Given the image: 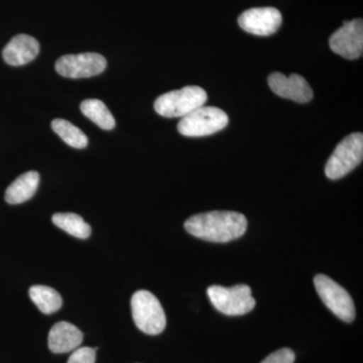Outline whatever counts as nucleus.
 <instances>
[{
  "label": "nucleus",
  "instance_id": "nucleus-16",
  "mask_svg": "<svg viewBox=\"0 0 363 363\" xmlns=\"http://www.w3.org/2000/svg\"><path fill=\"white\" fill-rule=\"evenodd\" d=\"M30 297L40 311L50 315L59 311L63 305V298L56 290L47 286H33L30 289Z\"/></svg>",
  "mask_w": 363,
  "mask_h": 363
},
{
  "label": "nucleus",
  "instance_id": "nucleus-2",
  "mask_svg": "<svg viewBox=\"0 0 363 363\" xmlns=\"http://www.w3.org/2000/svg\"><path fill=\"white\" fill-rule=\"evenodd\" d=\"M206 91L199 86H186L182 89L164 93L155 101V111L164 117H184L204 106Z\"/></svg>",
  "mask_w": 363,
  "mask_h": 363
},
{
  "label": "nucleus",
  "instance_id": "nucleus-19",
  "mask_svg": "<svg viewBox=\"0 0 363 363\" xmlns=\"http://www.w3.org/2000/svg\"><path fill=\"white\" fill-rule=\"evenodd\" d=\"M97 347H78L73 350L67 363H95Z\"/></svg>",
  "mask_w": 363,
  "mask_h": 363
},
{
  "label": "nucleus",
  "instance_id": "nucleus-20",
  "mask_svg": "<svg viewBox=\"0 0 363 363\" xmlns=\"http://www.w3.org/2000/svg\"><path fill=\"white\" fill-rule=\"evenodd\" d=\"M295 358V353L292 350L281 348V350L274 351L260 363H294Z\"/></svg>",
  "mask_w": 363,
  "mask_h": 363
},
{
  "label": "nucleus",
  "instance_id": "nucleus-7",
  "mask_svg": "<svg viewBox=\"0 0 363 363\" xmlns=\"http://www.w3.org/2000/svg\"><path fill=\"white\" fill-rule=\"evenodd\" d=\"M314 284L318 295L335 316L347 323L354 320V303L345 289L322 274L315 277Z\"/></svg>",
  "mask_w": 363,
  "mask_h": 363
},
{
  "label": "nucleus",
  "instance_id": "nucleus-8",
  "mask_svg": "<svg viewBox=\"0 0 363 363\" xmlns=\"http://www.w3.org/2000/svg\"><path fill=\"white\" fill-rule=\"evenodd\" d=\"M107 62L97 52L65 55L56 62V71L63 77L70 79L89 78L101 74Z\"/></svg>",
  "mask_w": 363,
  "mask_h": 363
},
{
  "label": "nucleus",
  "instance_id": "nucleus-5",
  "mask_svg": "<svg viewBox=\"0 0 363 363\" xmlns=\"http://www.w3.org/2000/svg\"><path fill=\"white\" fill-rule=\"evenodd\" d=\"M207 295L215 309L227 316H241L252 312L255 307L252 289L247 285L231 288L211 286L207 289Z\"/></svg>",
  "mask_w": 363,
  "mask_h": 363
},
{
  "label": "nucleus",
  "instance_id": "nucleus-1",
  "mask_svg": "<svg viewBox=\"0 0 363 363\" xmlns=\"http://www.w3.org/2000/svg\"><path fill=\"white\" fill-rule=\"evenodd\" d=\"M191 235L211 242L224 243L238 240L247 229L245 215L234 211H210L191 216L185 222Z\"/></svg>",
  "mask_w": 363,
  "mask_h": 363
},
{
  "label": "nucleus",
  "instance_id": "nucleus-17",
  "mask_svg": "<svg viewBox=\"0 0 363 363\" xmlns=\"http://www.w3.org/2000/svg\"><path fill=\"white\" fill-rule=\"evenodd\" d=\"M52 223L59 228L63 229L67 233L72 236L80 238V240H86L89 238L92 229L87 222L80 216L75 213H57L52 215Z\"/></svg>",
  "mask_w": 363,
  "mask_h": 363
},
{
  "label": "nucleus",
  "instance_id": "nucleus-12",
  "mask_svg": "<svg viewBox=\"0 0 363 363\" xmlns=\"http://www.w3.org/2000/svg\"><path fill=\"white\" fill-rule=\"evenodd\" d=\"M40 44L30 35H16L6 45L2 57L6 64L11 66H23L30 63L39 55Z\"/></svg>",
  "mask_w": 363,
  "mask_h": 363
},
{
  "label": "nucleus",
  "instance_id": "nucleus-10",
  "mask_svg": "<svg viewBox=\"0 0 363 363\" xmlns=\"http://www.w3.org/2000/svg\"><path fill=\"white\" fill-rule=\"evenodd\" d=\"M281 21V13L274 7L250 9L238 18V25L243 30L260 37H267L278 32Z\"/></svg>",
  "mask_w": 363,
  "mask_h": 363
},
{
  "label": "nucleus",
  "instance_id": "nucleus-15",
  "mask_svg": "<svg viewBox=\"0 0 363 363\" xmlns=\"http://www.w3.org/2000/svg\"><path fill=\"white\" fill-rule=\"evenodd\" d=\"M80 108L87 118L102 130H111L116 126V119L101 100L86 99L81 104Z\"/></svg>",
  "mask_w": 363,
  "mask_h": 363
},
{
  "label": "nucleus",
  "instance_id": "nucleus-4",
  "mask_svg": "<svg viewBox=\"0 0 363 363\" xmlns=\"http://www.w3.org/2000/svg\"><path fill=\"white\" fill-rule=\"evenodd\" d=\"M363 159V135L351 133L339 143L327 161L325 174L330 180H338L350 174L362 164Z\"/></svg>",
  "mask_w": 363,
  "mask_h": 363
},
{
  "label": "nucleus",
  "instance_id": "nucleus-9",
  "mask_svg": "<svg viewBox=\"0 0 363 363\" xmlns=\"http://www.w3.org/2000/svg\"><path fill=\"white\" fill-rule=\"evenodd\" d=\"M332 51L348 60H355L362 56L363 21L362 18L345 21L329 40Z\"/></svg>",
  "mask_w": 363,
  "mask_h": 363
},
{
  "label": "nucleus",
  "instance_id": "nucleus-13",
  "mask_svg": "<svg viewBox=\"0 0 363 363\" xmlns=\"http://www.w3.org/2000/svg\"><path fill=\"white\" fill-rule=\"evenodd\" d=\"M83 333L75 325L59 322L49 332V348L54 353H67L80 347Z\"/></svg>",
  "mask_w": 363,
  "mask_h": 363
},
{
  "label": "nucleus",
  "instance_id": "nucleus-11",
  "mask_svg": "<svg viewBox=\"0 0 363 363\" xmlns=\"http://www.w3.org/2000/svg\"><path fill=\"white\" fill-rule=\"evenodd\" d=\"M269 88L278 96L291 99L298 104H308L313 99V90L309 83L298 74L286 77L284 74L276 72L267 79Z\"/></svg>",
  "mask_w": 363,
  "mask_h": 363
},
{
  "label": "nucleus",
  "instance_id": "nucleus-18",
  "mask_svg": "<svg viewBox=\"0 0 363 363\" xmlns=\"http://www.w3.org/2000/svg\"><path fill=\"white\" fill-rule=\"evenodd\" d=\"M52 128L67 143L75 149H85L88 138L77 126L65 119L56 118L52 121Z\"/></svg>",
  "mask_w": 363,
  "mask_h": 363
},
{
  "label": "nucleus",
  "instance_id": "nucleus-6",
  "mask_svg": "<svg viewBox=\"0 0 363 363\" xmlns=\"http://www.w3.org/2000/svg\"><path fill=\"white\" fill-rule=\"evenodd\" d=\"M229 123L228 116L213 106H201L182 117L178 123L181 135L189 138H201L214 135L226 128Z\"/></svg>",
  "mask_w": 363,
  "mask_h": 363
},
{
  "label": "nucleus",
  "instance_id": "nucleus-14",
  "mask_svg": "<svg viewBox=\"0 0 363 363\" xmlns=\"http://www.w3.org/2000/svg\"><path fill=\"white\" fill-rule=\"evenodd\" d=\"M40 184V175L38 172L30 171L18 177L7 187L6 201L9 204L16 205L28 201L37 192Z\"/></svg>",
  "mask_w": 363,
  "mask_h": 363
},
{
  "label": "nucleus",
  "instance_id": "nucleus-3",
  "mask_svg": "<svg viewBox=\"0 0 363 363\" xmlns=\"http://www.w3.org/2000/svg\"><path fill=\"white\" fill-rule=\"evenodd\" d=\"M130 305L133 321L140 331L149 335H157L164 330L166 314L156 296L149 291H138L133 294Z\"/></svg>",
  "mask_w": 363,
  "mask_h": 363
}]
</instances>
